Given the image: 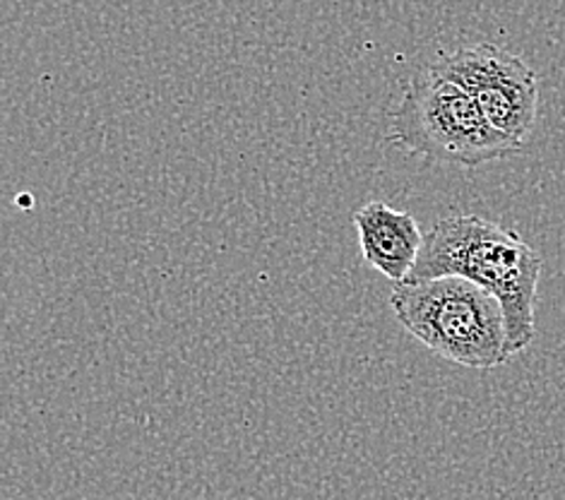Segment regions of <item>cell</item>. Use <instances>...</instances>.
<instances>
[{
	"label": "cell",
	"mask_w": 565,
	"mask_h": 500,
	"mask_svg": "<svg viewBox=\"0 0 565 500\" xmlns=\"http://www.w3.org/2000/svg\"><path fill=\"white\" fill-rule=\"evenodd\" d=\"M462 277L493 294L503 308L510 354L534 340V304L542 258L515 232L477 214H450L424 236L419 260L407 281Z\"/></svg>",
	"instance_id": "obj_1"
},
{
	"label": "cell",
	"mask_w": 565,
	"mask_h": 500,
	"mask_svg": "<svg viewBox=\"0 0 565 500\" xmlns=\"http://www.w3.org/2000/svg\"><path fill=\"white\" fill-rule=\"evenodd\" d=\"M390 306L402 328L457 366L495 369L513 359L501 304L462 277L395 284Z\"/></svg>",
	"instance_id": "obj_2"
},
{
	"label": "cell",
	"mask_w": 565,
	"mask_h": 500,
	"mask_svg": "<svg viewBox=\"0 0 565 500\" xmlns=\"http://www.w3.org/2000/svg\"><path fill=\"white\" fill-rule=\"evenodd\" d=\"M387 140L402 152L467 169L524 150L481 116L475 99L460 85L430 67L414 75L402 94L390 120Z\"/></svg>",
	"instance_id": "obj_3"
},
{
	"label": "cell",
	"mask_w": 565,
	"mask_h": 500,
	"mask_svg": "<svg viewBox=\"0 0 565 500\" xmlns=\"http://www.w3.org/2000/svg\"><path fill=\"white\" fill-rule=\"evenodd\" d=\"M430 71L460 85L489 124L524 147L540 109V83L532 67L495 44L440 51Z\"/></svg>",
	"instance_id": "obj_4"
},
{
	"label": "cell",
	"mask_w": 565,
	"mask_h": 500,
	"mask_svg": "<svg viewBox=\"0 0 565 500\" xmlns=\"http://www.w3.org/2000/svg\"><path fill=\"white\" fill-rule=\"evenodd\" d=\"M354 226L363 260L395 284L407 281L426 236L419 222L409 212L375 200L354 212Z\"/></svg>",
	"instance_id": "obj_5"
}]
</instances>
